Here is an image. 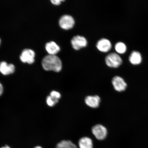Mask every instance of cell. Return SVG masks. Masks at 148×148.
<instances>
[{
  "label": "cell",
  "instance_id": "6da1fadb",
  "mask_svg": "<svg viewBox=\"0 0 148 148\" xmlns=\"http://www.w3.org/2000/svg\"><path fill=\"white\" fill-rule=\"evenodd\" d=\"M44 69L47 71L59 72L62 68V62L60 58L55 55H49L44 57L42 62Z\"/></svg>",
  "mask_w": 148,
  "mask_h": 148
},
{
  "label": "cell",
  "instance_id": "7a4b0ae2",
  "mask_svg": "<svg viewBox=\"0 0 148 148\" xmlns=\"http://www.w3.org/2000/svg\"><path fill=\"white\" fill-rule=\"evenodd\" d=\"M105 62L109 67L116 68L121 65L123 60L119 55L112 53L107 56L105 58Z\"/></svg>",
  "mask_w": 148,
  "mask_h": 148
},
{
  "label": "cell",
  "instance_id": "3957f363",
  "mask_svg": "<svg viewBox=\"0 0 148 148\" xmlns=\"http://www.w3.org/2000/svg\"><path fill=\"white\" fill-rule=\"evenodd\" d=\"M75 21L73 18L69 15H64L59 20V25L62 29H69L72 28L75 25Z\"/></svg>",
  "mask_w": 148,
  "mask_h": 148
},
{
  "label": "cell",
  "instance_id": "277c9868",
  "mask_svg": "<svg viewBox=\"0 0 148 148\" xmlns=\"http://www.w3.org/2000/svg\"><path fill=\"white\" fill-rule=\"evenodd\" d=\"M92 132L97 139L102 140L106 138L107 134V129L101 125H97L92 127Z\"/></svg>",
  "mask_w": 148,
  "mask_h": 148
},
{
  "label": "cell",
  "instance_id": "5b68a950",
  "mask_svg": "<svg viewBox=\"0 0 148 148\" xmlns=\"http://www.w3.org/2000/svg\"><path fill=\"white\" fill-rule=\"evenodd\" d=\"M71 43L73 49L78 50L87 45V40L84 37L77 36H74L71 40Z\"/></svg>",
  "mask_w": 148,
  "mask_h": 148
},
{
  "label": "cell",
  "instance_id": "8992f818",
  "mask_svg": "<svg viewBox=\"0 0 148 148\" xmlns=\"http://www.w3.org/2000/svg\"><path fill=\"white\" fill-rule=\"evenodd\" d=\"M35 53L31 49H25L22 52L20 56V60L22 62L32 64L34 62Z\"/></svg>",
  "mask_w": 148,
  "mask_h": 148
},
{
  "label": "cell",
  "instance_id": "52a82bcc",
  "mask_svg": "<svg viewBox=\"0 0 148 148\" xmlns=\"http://www.w3.org/2000/svg\"><path fill=\"white\" fill-rule=\"evenodd\" d=\"M112 83L114 89L118 92L124 91L127 88L126 83L121 77H114L112 79Z\"/></svg>",
  "mask_w": 148,
  "mask_h": 148
},
{
  "label": "cell",
  "instance_id": "ba28073f",
  "mask_svg": "<svg viewBox=\"0 0 148 148\" xmlns=\"http://www.w3.org/2000/svg\"><path fill=\"white\" fill-rule=\"evenodd\" d=\"M97 47L99 51L103 52H107L112 47L110 42L106 38H102L97 42Z\"/></svg>",
  "mask_w": 148,
  "mask_h": 148
},
{
  "label": "cell",
  "instance_id": "9c48e42d",
  "mask_svg": "<svg viewBox=\"0 0 148 148\" xmlns=\"http://www.w3.org/2000/svg\"><path fill=\"white\" fill-rule=\"evenodd\" d=\"M85 101L89 107L92 108H97L99 106L101 99L97 95L88 96L85 99Z\"/></svg>",
  "mask_w": 148,
  "mask_h": 148
},
{
  "label": "cell",
  "instance_id": "30bf717a",
  "mask_svg": "<svg viewBox=\"0 0 148 148\" xmlns=\"http://www.w3.org/2000/svg\"><path fill=\"white\" fill-rule=\"evenodd\" d=\"M15 67L14 64H8L5 62H0V72L3 75H7L13 73Z\"/></svg>",
  "mask_w": 148,
  "mask_h": 148
},
{
  "label": "cell",
  "instance_id": "8fae6325",
  "mask_svg": "<svg viewBox=\"0 0 148 148\" xmlns=\"http://www.w3.org/2000/svg\"><path fill=\"white\" fill-rule=\"evenodd\" d=\"M46 50L49 55H55L60 51V48L55 42L51 41L47 42L45 45Z\"/></svg>",
  "mask_w": 148,
  "mask_h": 148
},
{
  "label": "cell",
  "instance_id": "7c38bea8",
  "mask_svg": "<svg viewBox=\"0 0 148 148\" xmlns=\"http://www.w3.org/2000/svg\"><path fill=\"white\" fill-rule=\"evenodd\" d=\"M130 62L134 65H138L140 64L142 61L141 54L139 52L134 51L131 53L129 57Z\"/></svg>",
  "mask_w": 148,
  "mask_h": 148
},
{
  "label": "cell",
  "instance_id": "4fadbf2b",
  "mask_svg": "<svg viewBox=\"0 0 148 148\" xmlns=\"http://www.w3.org/2000/svg\"><path fill=\"white\" fill-rule=\"evenodd\" d=\"M79 148H93V143L91 138L84 137L80 139L79 142Z\"/></svg>",
  "mask_w": 148,
  "mask_h": 148
},
{
  "label": "cell",
  "instance_id": "5bb4252c",
  "mask_svg": "<svg viewBox=\"0 0 148 148\" xmlns=\"http://www.w3.org/2000/svg\"><path fill=\"white\" fill-rule=\"evenodd\" d=\"M56 148H77L76 145L70 140H63L57 144Z\"/></svg>",
  "mask_w": 148,
  "mask_h": 148
},
{
  "label": "cell",
  "instance_id": "9a60e30c",
  "mask_svg": "<svg viewBox=\"0 0 148 148\" xmlns=\"http://www.w3.org/2000/svg\"><path fill=\"white\" fill-rule=\"evenodd\" d=\"M116 51L117 53L121 54L125 53L127 51V47L123 42H119L116 43L115 46Z\"/></svg>",
  "mask_w": 148,
  "mask_h": 148
},
{
  "label": "cell",
  "instance_id": "2e32d148",
  "mask_svg": "<svg viewBox=\"0 0 148 148\" xmlns=\"http://www.w3.org/2000/svg\"><path fill=\"white\" fill-rule=\"evenodd\" d=\"M59 100L55 99L50 96H49L47 97L46 99V102H47V104L49 106L51 107H53L58 103Z\"/></svg>",
  "mask_w": 148,
  "mask_h": 148
},
{
  "label": "cell",
  "instance_id": "e0dca14e",
  "mask_svg": "<svg viewBox=\"0 0 148 148\" xmlns=\"http://www.w3.org/2000/svg\"><path fill=\"white\" fill-rule=\"evenodd\" d=\"M50 96L53 98H55V99L58 100L61 97V94L60 92L54 91V90H53V91H52L51 92L50 95Z\"/></svg>",
  "mask_w": 148,
  "mask_h": 148
},
{
  "label": "cell",
  "instance_id": "ac0fdd59",
  "mask_svg": "<svg viewBox=\"0 0 148 148\" xmlns=\"http://www.w3.org/2000/svg\"><path fill=\"white\" fill-rule=\"evenodd\" d=\"M64 1L62 0H51V1L53 4L58 5L60 4L61 2Z\"/></svg>",
  "mask_w": 148,
  "mask_h": 148
},
{
  "label": "cell",
  "instance_id": "d6986e66",
  "mask_svg": "<svg viewBox=\"0 0 148 148\" xmlns=\"http://www.w3.org/2000/svg\"><path fill=\"white\" fill-rule=\"evenodd\" d=\"M3 91V88L2 85L0 83V96L2 94Z\"/></svg>",
  "mask_w": 148,
  "mask_h": 148
},
{
  "label": "cell",
  "instance_id": "ffe728a7",
  "mask_svg": "<svg viewBox=\"0 0 148 148\" xmlns=\"http://www.w3.org/2000/svg\"><path fill=\"white\" fill-rule=\"evenodd\" d=\"M1 148H10L8 146L6 145L5 147H1Z\"/></svg>",
  "mask_w": 148,
  "mask_h": 148
},
{
  "label": "cell",
  "instance_id": "44dd1931",
  "mask_svg": "<svg viewBox=\"0 0 148 148\" xmlns=\"http://www.w3.org/2000/svg\"><path fill=\"white\" fill-rule=\"evenodd\" d=\"M34 148H42L41 147H40V146H37L35 147Z\"/></svg>",
  "mask_w": 148,
  "mask_h": 148
},
{
  "label": "cell",
  "instance_id": "7402d4cb",
  "mask_svg": "<svg viewBox=\"0 0 148 148\" xmlns=\"http://www.w3.org/2000/svg\"><path fill=\"white\" fill-rule=\"evenodd\" d=\"M1 39H0V44H1Z\"/></svg>",
  "mask_w": 148,
  "mask_h": 148
}]
</instances>
